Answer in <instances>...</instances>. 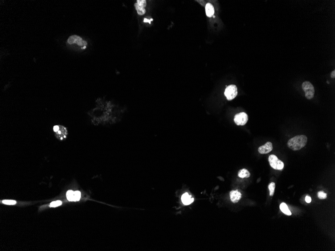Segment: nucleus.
<instances>
[{
	"label": "nucleus",
	"mask_w": 335,
	"mask_h": 251,
	"mask_svg": "<svg viewBox=\"0 0 335 251\" xmlns=\"http://www.w3.org/2000/svg\"><path fill=\"white\" fill-rule=\"evenodd\" d=\"M146 1L145 0H138L137 3L135 4V9L140 15H143L146 13V10L144 7L146 6Z\"/></svg>",
	"instance_id": "obj_9"
},
{
	"label": "nucleus",
	"mask_w": 335,
	"mask_h": 251,
	"mask_svg": "<svg viewBox=\"0 0 335 251\" xmlns=\"http://www.w3.org/2000/svg\"><path fill=\"white\" fill-rule=\"evenodd\" d=\"M331 76L332 78H335V70L333 71V72H332L331 74Z\"/></svg>",
	"instance_id": "obj_22"
},
{
	"label": "nucleus",
	"mask_w": 335,
	"mask_h": 251,
	"mask_svg": "<svg viewBox=\"0 0 335 251\" xmlns=\"http://www.w3.org/2000/svg\"><path fill=\"white\" fill-rule=\"evenodd\" d=\"M152 20H153V19H151L150 20H148V19H147V18H144V22H145V23H147L148 22V23H149V24H151V22L152 21Z\"/></svg>",
	"instance_id": "obj_21"
},
{
	"label": "nucleus",
	"mask_w": 335,
	"mask_h": 251,
	"mask_svg": "<svg viewBox=\"0 0 335 251\" xmlns=\"http://www.w3.org/2000/svg\"><path fill=\"white\" fill-rule=\"evenodd\" d=\"M273 149V146L272 142L268 141L265 144L260 146V148H258V150L260 154H267L268 153L272 152Z\"/></svg>",
	"instance_id": "obj_10"
},
{
	"label": "nucleus",
	"mask_w": 335,
	"mask_h": 251,
	"mask_svg": "<svg viewBox=\"0 0 335 251\" xmlns=\"http://www.w3.org/2000/svg\"><path fill=\"white\" fill-rule=\"evenodd\" d=\"M62 205V202L60 201H56V202H53L50 204V207H56L58 206H60Z\"/></svg>",
	"instance_id": "obj_18"
},
{
	"label": "nucleus",
	"mask_w": 335,
	"mask_h": 251,
	"mask_svg": "<svg viewBox=\"0 0 335 251\" xmlns=\"http://www.w3.org/2000/svg\"><path fill=\"white\" fill-rule=\"evenodd\" d=\"M302 88L305 92V96L307 99H311L315 95L314 86L309 81H305L302 84Z\"/></svg>",
	"instance_id": "obj_2"
},
{
	"label": "nucleus",
	"mask_w": 335,
	"mask_h": 251,
	"mask_svg": "<svg viewBox=\"0 0 335 251\" xmlns=\"http://www.w3.org/2000/svg\"><path fill=\"white\" fill-rule=\"evenodd\" d=\"M268 161L270 166L276 170H282L284 169V164L282 161L279 160L275 155L272 154L268 157Z\"/></svg>",
	"instance_id": "obj_3"
},
{
	"label": "nucleus",
	"mask_w": 335,
	"mask_h": 251,
	"mask_svg": "<svg viewBox=\"0 0 335 251\" xmlns=\"http://www.w3.org/2000/svg\"><path fill=\"white\" fill-rule=\"evenodd\" d=\"M67 199L69 201L76 202L80 199L81 193L79 191H73L72 190H68L67 194Z\"/></svg>",
	"instance_id": "obj_8"
},
{
	"label": "nucleus",
	"mask_w": 335,
	"mask_h": 251,
	"mask_svg": "<svg viewBox=\"0 0 335 251\" xmlns=\"http://www.w3.org/2000/svg\"><path fill=\"white\" fill-rule=\"evenodd\" d=\"M205 11L206 15L208 17H211L214 14V8L212 4L207 3L206 5Z\"/></svg>",
	"instance_id": "obj_13"
},
{
	"label": "nucleus",
	"mask_w": 335,
	"mask_h": 251,
	"mask_svg": "<svg viewBox=\"0 0 335 251\" xmlns=\"http://www.w3.org/2000/svg\"><path fill=\"white\" fill-rule=\"evenodd\" d=\"M269 190V195L271 197H273V195H274V190H275V188H276V183L274 182H271L269 183V185H268Z\"/></svg>",
	"instance_id": "obj_16"
},
{
	"label": "nucleus",
	"mask_w": 335,
	"mask_h": 251,
	"mask_svg": "<svg viewBox=\"0 0 335 251\" xmlns=\"http://www.w3.org/2000/svg\"><path fill=\"white\" fill-rule=\"evenodd\" d=\"M318 197L320 199H325L327 197V195L326 193H324L323 191H320L318 192Z\"/></svg>",
	"instance_id": "obj_17"
},
{
	"label": "nucleus",
	"mask_w": 335,
	"mask_h": 251,
	"mask_svg": "<svg viewBox=\"0 0 335 251\" xmlns=\"http://www.w3.org/2000/svg\"><path fill=\"white\" fill-rule=\"evenodd\" d=\"M307 138L305 135H299L290 138L287 142V146L291 150H299L306 146Z\"/></svg>",
	"instance_id": "obj_1"
},
{
	"label": "nucleus",
	"mask_w": 335,
	"mask_h": 251,
	"mask_svg": "<svg viewBox=\"0 0 335 251\" xmlns=\"http://www.w3.org/2000/svg\"><path fill=\"white\" fill-rule=\"evenodd\" d=\"M305 200H306V202H307V203H310L311 202V199L310 196L307 195V196L306 197V198H305Z\"/></svg>",
	"instance_id": "obj_20"
},
{
	"label": "nucleus",
	"mask_w": 335,
	"mask_h": 251,
	"mask_svg": "<svg viewBox=\"0 0 335 251\" xmlns=\"http://www.w3.org/2000/svg\"><path fill=\"white\" fill-rule=\"evenodd\" d=\"M67 43L68 44H76L79 46L82 47V49H84L86 48V45H88V43L85 41H84L82 38L77 35H72L70 36L68 39Z\"/></svg>",
	"instance_id": "obj_4"
},
{
	"label": "nucleus",
	"mask_w": 335,
	"mask_h": 251,
	"mask_svg": "<svg viewBox=\"0 0 335 251\" xmlns=\"http://www.w3.org/2000/svg\"><path fill=\"white\" fill-rule=\"evenodd\" d=\"M182 202L185 205H189L193 203L194 199L188 193H185L181 197Z\"/></svg>",
	"instance_id": "obj_12"
},
{
	"label": "nucleus",
	"mask_w": 335,
	"mask_h": 251,
	"mask_svg": "<svg viewBox=\"0 0 335 251\" xmlns=\"http://www.w3.org/2000/svg\"><path fill=\"white\" fill-rule=\"evenodd\" d=\"M53 131L55 133L56 137L61 140L67 138L68 134L67 129L65 126L61 125H55L53 127Z\"/></svg>",
	"instance_id": "obj_5"
},
{
	"label": "nucleus",
	"mask_w": 335,
	"mask_h": 251,
	"mask_svg": "<svg viewBox=\"0 0 335 251\" xmlns=\"http://www.w3.org/2000/svg\"><path fill=\"white\" fill-rule=\"evenodd\" d=\"M238 94L237 87L235 85H230L227 87L224 92V95L228 100H232L234 99Z\"/></svg>",
	"instance_id": "obj_6"
},
{
	"label": "nucleus",
	"mask_w": 335,
	"mask_h": 251,
	"mask_svg": "<svg viewBox=\"0 0 335 251\" xmlns=\"http://www.w3.org/2000/svg\"><path fill=\"white\" fill-rule=\"evenodd\" d=\"M238 175L240 178H248L251 176V174L247 169H241L239 170Z\"/></svg>",
	"instance_id": "obj_14"
},
{
	"label": "nucleus",
	"mask_w": 335,
	"mask_h": 251,
	"mask_svg": "<svg viewBox=\"0 0 335 251\" xmlns=\"http://www.w3.org/2000/svg\"><path fill=\"white\" fill-rule=\"evenodd\" d=\"M280 207L281 211H282V213H284L285 215H291V213L289 210V207H287L286 203H281V205H280Z\"/></svg>",
	"instance_id": "obj_15"
},
{
	"label": "nucleus",
	"mask_w": 335,
	"mask_h": 251,
	"mask_svg": "<svg viewBox=\"0 0 335 251\" xmlns=\"http://www.w3.org/2000/svg\"><path fill=\"white\" fill-rule=\"evenodd\" d=\"M2 203L4 204L8 205H15L17 203L16 201H13V200H4L2 202Z\"/></svg>",
	"instance_id": "obj_19"
},
{
	"label": "nucleus",
	"mask_w": 335,
	"mask_h": 251,
	"mask_svg": "<svg viewBox=\"0 0 335 251\" xmlns=\"http://www.w3.org/2000/svg\"><path fill=\"white\" fill-rule=\"evenodd\" d=\"M248 120L247 114L245 112H240L236 114L234 118V121L236 124L239 126L245 125Z\"/></svg>",
	"instance_id": "obj_7"
},
{
	"label": "nucleus",
	"mask_w": 335,
	"mask_h": 251,
	"mask_svg": "<svg viewBox=\"0 0 335 251\" xmlns=\"http://www.w3.org/2000/svg\"><path fill=\"white\" fill-rule=\"evenodd\" d=\"M229 195L231 201L233 203H237L240 201L242 195L241 193L238 190H231Z\"/></svg>",
	"instance_id": "obj_11"
}]
</instances>
